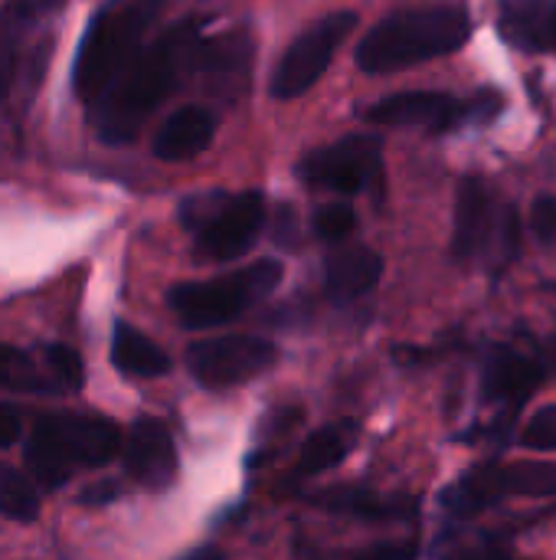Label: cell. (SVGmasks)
Wrapping results in <instances>:
<instances>
[{"label":"cell","mask_w":556,"mask_h":560,"mask_svg":"<svg viewBox=\"0 0 556 560\" xmlns=\"http://www.w3.org/2000/svg\"><path fill=\"white\" fill-rule=\"evenodd\" d=\"M554 49H556V43H554Z\"/></svg>","instance_id":"34"},{"label":"cell","mask_w":556,"mask_h":560,"mask_svg":"<svg viewBox=\"0 0 556 560\" xmlns=\"http://www.w3.org/2000/svg\"><path fill=\"white\" fill-rule=\"evenodd\" d=\"M118 495V489H115V482H98L95 489H88V492H82V505H105V502H111Z\"/></svg>","instance_id":"30"},{"label":"cell","mask_w":556,"mask_h":560,"mask_svg":"<svg viewBox=\"0 0 556 560\" xmlns=\"http://www.w3.org/2000/svg\"><path fill=\"white\" fill-rule=\"evenodd\" d=\"M164 0H105L79 43L72 85L75 95L95 102L121 69L141 52V39L154 26Z\"/></svg>","instance_id":"3"},{"label":"cell","mask_w":556,"mask_h":560,"mask_svg":"<svg viewBox=\"0 0 556 560\" xmlns=\"http://www.w3.org/2000/svg\"><path fill=\"white\" fill-rule=\"evenodd\" d=\"M357 26V13L341 10V13H328L318 23H311L282 56L275 75H272V95L275 98H298L305 95L331 66L338 46L351 36V30Z\"/></svg>","instance_id":"11"},{"label":"cell","mask_w":556,"mask_h":560,"mask_svg":"<svg viewBox=\"0 0 556 560\" xmlns=\"http://www.w3.org/2000/svg\"><path fill=\"white\" fill-rule=\"evenodd\" d=\"M380 171H383V141L380 135H370V131L318 148L305 154V161L298 164V177L308 187H324L344 197L360 194L370 184H377Z\"/></svg>","instance_id":"10"},{"label":"cell","mask_w":556,"mask_h":560,"mask_svg":"<svg viewBox=\"0 0 556 560\" xmlns=\"http://www.w3.org/2000/svg\"><path fill=\"white\" fill-rule=\"evenodd\" d=\"M501 108H505V98L492 89H482L478 95H469V98H456L446 92H397L364 108V121L377 128L452 131L469 121H492Z\"/></svg>","instance_id":"8"},{"label":"cell","mask_w":556,"mask_h":560,"mask_svg":"<svg viewBox=\"0 0 556 560\" xmlns=\"http://www.w3.org/2000/svg\"><path fill=\"white\" fill-rule=\"evenodd\" d=\"M36 16L16 3H3L0 7V102L10 95L13 89V75H16V56H20V43L29 30Z\"/></svg>","instance_id":"21"},{"label":"cell","mask_w":556,"mask_h":560,"mask_svg":"<svg viewBox=\"0 0 556 560\" xmlns=\"http://www.w3.org/2000/svg\"><path fill=\"white\" fill-rule=\"evenodd\" d=\"M0 515L10 522H33L39 515L36 486L13 466H0Z\"/></svg>","instance_id":"23"},{"label":"cell","mask_w":556,"mask_h":560,"mask_svg":"<svg viewBox=\"0 0 556 560\" xmlns=\"http://www.w3.org/2000/svg\"><path fill=\"white\" fill-rule=\"evenodd\" d=\"M279 282H282V262L262 259L246 269L226 272L220 279L180 282L170 289L167 305L177 315V322L190 331L220 328L239 318L242 312H249L252 305H259L262 299H269L279 289Z\"/></svg>","instance_id":"5"},{"label":"cell","mask_w":556,"mask_h":560,"mask_svg":"<svg viewBox=\"0 0 556 560\" xmlns=\"http://www.w3.org/2000/svg\"><path fill=\"white\" fill-rule=\"evenodd\" d=\"M531 233L544 246H556V194H544L531 203Z\"/></svg>","instance_id":"27"},{"label":"cell","mask_w":556,"mask_h":560,"mask_svg":"<svg viewBox=\"0 0 556 560\" xmlns=\"http://www.w3.org/2000/svg\"><path fill=\"white\" fill-rule=\"evenodd\" d=\"M472 36V16L462 3L403 7L383 16L357 43V66L370 75L410 69L462 49Z\"/></svg>","instance_id":"2"},{"label":"cell","mask_w":556,"mask_h":560,"mask_svg":"<svg viewBox=\"0 0 556 560\" xmlns=\"http://www.w3.org/2000/svg\"><path fill=\"white\" fill-rule=\"evenodd\" d=\"M203 36L197 20H180L144 46L121 75L92 102V128L105 144H128L141 135L157 105L174 95L200 66Z\"/></svg>","instance_id":"1"},{"label":"cell","mask_w":556,"mask_h":560,"mask_svg":"<svg viewBox=\"0 0 556 560\" xmlns=\"http://www.w3.org/2000/svg\"><path fill=\"white\" fill-rule=\"evenodd\" d=\"M111 364L128 377H161L170 371V358L138 328L118 322L111 335Z\"/></svg>","instance_id":"19"},{"label":"cell","mask_w":556,"mask_h":560,"mask_svg":"<svg viewBox=\"0 0 556 560\" xmlns=\"http://www.w3.org/2000/svg\"><path fill=\"white\" fill-rule=\"evenodd\" d=\"M279 351L272 341L256 335H223L187 348V371L200 387L226 390L246 384L275 364Z\"/></svg>","instance_id":"12"},{"label":"cell","mask_w":556,"mask_h":560,"mask_svg":"<svg viewBox=\"0 0 556 560\" xmlns=\"http://www.w3.org/2000/svg\"><path fill=\"white\" fill-rule=\"evenodd\" d=\"M125 469L144 489H167L177 476V446L161 420H138L125 440Z\"/></svg>","instance_id":"14"},{"label":"cell","mask_w":556,"mask_h":560,"mask_svg":"<svg viewBox=\"0 0 556 560\" xmlns=\"http://www.w3.org/2000/svg\"><path fill=\"white\" fill-rule=\"evenodd\" d=\"M23 436V420L13 407L0 404V450L16 446V440Z\"/></svg>","instance_id":"28"},{"label":"cell","mask_w":556,"mask_h":560,"mask_svg":"<svg viewBox=\"0 0 556 560\" xmlns=\"http://www.w3.org/2000/svg\"><path fill=\"white\" fill-rule=\"evenodd\" d=\"M521 243V223L511 207H498L478 177H465L456 200L452 256L475 259L488 256L495 266H508Z\"/></svg>","instance_id":"7"},{"label":"cell","mask_w":556,"mask_h":560,"mask_svg":"<svg viewBox=\"0 0 556 560\" xmlns=\"http://www.w3.org/2000/svg\"><path fill=\"white\" fill-rule=\"evenodd\" d=\"M46 377H49L46 364L39 368L26 351L0 341V387L20 390V394H49L56 387Z\"/></svg>","instance_id":"22"},{"label":"cell","mask_w":556,"mask_h":560,"mask_svg":"<svg viewBox=\"0 0 556 560\" xmlns=\"http://www.w3.org/2000/svg\"><path fill=\"white\" fill-rule=\"evenodd\" d=\"M360 427L354 420H338L321 427L318 433H311L298 453V466H295V479H311L321 476L334 466H341L347 459V453L357 446Z\"/></svg>","instance_id":"18"},{"label":"cell","mask_w":556,"mask_h":560,"mask_svg":"<svg viewBox=\"0 0 556 560\" xmlns=\"http://www.w3.org/2000/svg\"><path fill=\"white\" fill-rule=\"evenodd\" d=\"M213 135H216V118L200 105H184L157 128L151 151L161 161H190L210 148Z\"/></svg>","instance_id":"16"},{"label":"cell","mask_w":556,"mask_h":560,"mask_svg":"<svg viewBox=\"0 0 556 560\" xmlns=\"http://www.w3.org/2000/svg\"><path fill=\"white\" fill-rule=\"evenodd\" d=\"M315 505H324L328 512H341V515H360V518H400V502H387L377 492L364 489V486H341L334 492H324L315 499Z\"/></svg>","instance_id":"20"},{"label":"cell","mask_w":556,"mask_h":560,"mask_svg":"<svg viewBox=\"0 0 556 560\" xmlns=\"http://www.w3.org/2000/svg\"><path fill=\"white\" fill-rule=\"evenodd\" d=\"M7 3H16V7H23V10H29L33 16H43V13L56 10L62 0H7Z\"/></svg>","instance_id":"31"},{"label":"cell","mask_w":556,"mask_h":560,"mask_svg":"<svg viewBox=\"0 0 556 560\" xmlns=\"http://www.w3.org/2000/svg\"><path fill=\"white\" fill-rule=\"evenodd\" d=\"M311 226H315V233H318L321 240H328V243H341V240H347V236L357 230V213H354V207H351V203L334 200V203H324V207H318V210H315Z\"/></svg>","instance_id":"25"},{"label":"cell","mask_w":556,"mask_h":560,"mask_svg":"<svg viewBox=\"0 0 556 560\" xmlns=\"http://www.w3.org/2000/svg\"><path fill=\"white\" fill-rule=\"evenodd\" d=\"M547 368L524 351L514 348H495L482 371V397L488 404H498L511 420L524 407V400L544 384Z\"/></svg>","instance_id":"13"},{"label":"cell","mask_w":556,"mask_h":560,"mask_svg":"<svg viewBox=\"0 0 556 560\" xmlns=\"http://www.w3.org/2000/svg\"><path fill=\"white\" fill-rule=\"evenodd\" d=\"M43 364H46L49 381H52L56 390H79L82 381H85L82 358L66 345H46L43 348Z\"/></svg>","instance_id":"24"},{"label":"cell","mask_w":556,"mask_h":560,"mask_svg":"<svg viewBox=\"0 0 556 560\" xmlns=\"http://www.w3.org/2000/svg\"><path fill=\"white\" fill-rule=\"evenodd\" d=\"M416 551L410 545H383V548H370L364 555H354V558H338V560H413Z\"/></svg>","instance_id":"29"},{"label":"cell","mask_w":556,"mask_h":560,"mask_svg":"<svg viewBox=\"0 0 556 560\" xmlns=\"http://www.w3.org/2000/svg\"><path fill=\"white\" fill-rule=\"evenodd\" d=\"M521 446L531 453H556V404L541 407L521 430Z\"/></svg>","instance_id":"26"},{"label":"cell","mask_w":556,"mask_h":560,"mask_svg":"<svg viewBox=\"0 0 556 560\" xmlns=\"http://www.w3.org/2000/svg\"><path fill=\"white\" fill-rule=\"evenodd\" d=\"M180 220L197 233V256L206 262H229L249 253L265 223V200L259 190L226 194L203 190L180 203Z\"/></svg>","instance_id":"6"},{"label":"cell","mask_w":556,"mask_h":560,"mask_svg":"<svg viewBox=\"0 0 556 560\" xmlns=\"http://www.w3.org/2000/svg\"><path fill=\"white\" fill-rule=\"evenodd\" d=\"M121 453V433L105 417L59 413L36 423L26 440V466L43 489L66 486L79 469H95Z\"/></svg>","instance_id":"4"},{"label":"cell","mask_w":556,"mask_h":560,"mask_svg":"<svg viewBox=\"0 0 556 560\" xmlns=\"http://www.w3.org/2000/svg\"><path fill=\"white\" fill-rule=\"evenodd\" d=\"M180 560H226V558H223V551H220V548H213V545H210V548H197V551H190L187 558H180Z\"/></svg>","instance_id":"33"},{"label":"cell","mask_w":556,"mask_h":560,"mask_svg":"<svg viewBox=\"0 0 556 560\" xmlns=\"http://www.w3.org/2000/svg\"><path fill=\"white\" fill-rule=\"evenodd\" d=\"M383 276V259L370 246H344L328 256L324 266V285L334 302H354L367 295Z\"/></svg>","instance_id":"17"},{"label":"cell","mask_w":556,"mask_h":560,"mask_svg":"<svg viewBox=\"0 0 556 560\" xmlns=\"http://www.w3.org/2000/svg\"><path fill=\"white\" fill-rule=\"evenodd\" d=\"M449 560H514V558H508L505 551H495V548H482V551H462V555H452Z\"/></svg>","instance_id":"32"},{"label":"cell","mask_w":556,"mask_h":560,"mask_svg":"<svg viewBox=\"0 0 556 560\" xmlns=\"http://www.w3.org/2000/svg\"><path fill=\"white\" fill-rule=\"evenodd\" d=\"M505 499H556V463H488L442 492V505L456 515H482Z\"/></svg>","instance_id":"9"},{"label":"cell","mask_w":556,"mask_h":560,"mask_svg":"<svg viewBox=\"0 0 556 560\" xmlns=\"http://www.w3.org/2000/svg\"><path fill=\"white\" fill-rule=\"evenodd\" d=\"M498 33L521 52L554 49L556 0H498Z\"/></svg>","instance_id":"15"}]
</instances>
